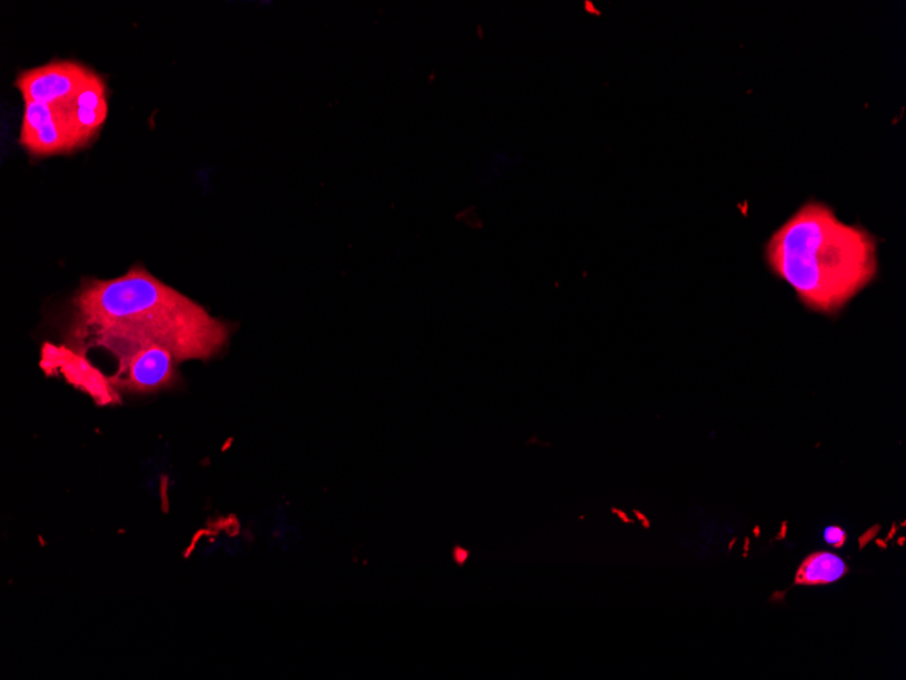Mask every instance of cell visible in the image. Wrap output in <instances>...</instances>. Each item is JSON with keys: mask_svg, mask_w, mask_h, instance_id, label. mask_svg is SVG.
I'll return each instance as SVG.
<instances>
[{"mask_svg": "<svg viewBox=\"0 0 906 680\" xmlns=\"http://www.w3.org/2000/svg\"><path fill=\"white\" fill-rule=\"evenodd\" d=\"M67 346L86 356L101 348L117 364L148 345H160L178 363L209 358L228 339V327L141 265L116 279H85L71 303Z\"/></svg>", "mask_w": 906, "mask_h": 680, "instance_id": "cell-1", "label": "cell"}, {"mask_svg": "<svg viewBox=\"0 0 906 680\" xmlns=\"http://www.w3.org/2000/svg\"><path fill=\"white\" fill-rule=\"evenodd\" d=\"M769 270L813 313L835 315L878 274L877 240L844 224L821 201H808L768 239Z\"/></svg>", "mask_w": 906, "mask_h": 680, "instance_id": "cell-2", "label": "cell"}, {"mask_svg": "<svg viewBox=\"0 0 906 680\" xmlns=\"http://www.w3.org/2000/svg\"><path fill=\"white\" fill-rule=\"evenodd\" d=\"M20 144L33 157L59 156L87 146L65 107L40 102H24Z\"/></svg>", "mask_w": 906, "mask_h": 680, "instance_id": "cell-3", "label": "cell"}, {"mask_svg": "<svg viewBox=\"0 0 906 680\" xmlns=\"http://www.w3.org/2000/svg\"><path fill=\"white\" fill-rule=\"evenodd\" d=\"M96 73L76 60H52L18 73L16 86L24 102L66 107Z\"/></svg>", "mask_w": 906, "mask_h": 680, "instance_id": "cell-4", "label": "cell"}, {"mask_svg": "<svg viewBox=\"0 0 906 680\" xmlns=\"http://www.w3.org/2000/svg\"><path fill=\"white\" fill-rule=\"evenodd\" d=\"M177 363L165 346L148 345L117 364L115 375L108 380L114 391L154 393L173 385Z\"/></svg>", "mask_w": 906, "mask_h": 680, "instance_id": "cell-5", "label": "cell"}, {"mask_svg": "<svg viewBox=\"0 0 906 680\" xmlns=\"http://www.w3.org/2000/svg\"><path fill=\"white\" fill-rule=\"evenodd\" d=\"M41 366L61 371L68 382L82 387L97 400L107 404L116 401V392L110 386L108 376L104 375L89 358L68 348L67 345H47L42 351Z\"/></svg>", "mask_w": 906, "mask_h": 680, "instance_id": "cell-6", "label": "cell"}, {"mask_svg": "<svg viewBox=\"0 0 906 680\" xmlns=\"http://www.w3.org/2000/svg\"><path fill=\"white\" fill-rule=\"evenodd\" d=\"M65 108L73 127L82 136L86 145H89L108 117L107 85H105V80L96 73L90 82Z\"/></svg>", "mask_w": 906, "mask_h": 680, "instance_id": "cell-7", "label": "cell"}, {"mask_svg": "<svg viewBox=\"0 0 906 680\" xmlns=\"http://www.w3.org/2000/svg\"><path fill=\"white\" fill-rule=\"evenodd\" d=\"M848 573V566L839 555L831 553H815L809 555L799 566L796 585L830 584L840 580Z\"/></svg>", "mask_w": 906, "mask_h": 680, "instance_id": "cell-8", "label": "cell"}, {"mask_svg": "<svg viewBox=\"0 0 906 680\" xmlns=\"http://www.w3.org/2000/svg\"><path fill=\"white\" fill-rule=\"evenodd\" d=\"M825 541H827L829 545L839 549L846 543L847 535L840 528L831 525V528L825 530Z\"/></svg>", "mask_w": 906, "mask_h": 680, "instance_id": "cell-9", "label": "cell"}, {"mask_svg": "<svg viewBox=\"0 0 906 680\" xmlns=\"http://www.w3.org/2000/svg\"><path fill=\"white\" fill-rule=\"evenodd\" d=\"M895 533H896V524H895V528H893L892 533L889 534V536H887V540H890V538L893 535H895Z\"/></svg>", "mask_w": 906, "mask_h": 680, "instance_id": "cell-10", "label": "cell"}, {"mask_svg": "<svg viewBox=\"0 0 906 680\" xmlns=\"http://www.w3.org/2000/svg\"><path fill=\"white\" fill-rule=\"evenodd\" d=\"M785 533H786V523L784 524V530H781V534H779L778 538H784Z\"/></svg>", "mask_w": 906, "mask_h": 680, "instance_id": "cell-11", "label": "cell"}, {"mask_svg": "<svg viewBox=\"0 0 906 680\" xmlns=\"http://www.w3.org/2000/svg\"><path fill=\"white\" fill-rule=\"evenodd\" d=\"M877 543H878V545H879L880 548H883V549H885V548H886L885 542H883V541H879V540H878V541H877Z\"/></svg>", "mask_w": 906, "mask_h": 680, "instance_id": "cell-12", "label": "cell"}, {"mask_svg": "<svg viewBox=\"0 0 906 680\" xmlns=\"http://www.w3.org/2000/svg\"><path fill=\"white\" fill-rule=\"evenodd\" d=\"M755 534H756L757 536H759V535H760V529H759V528H756V529H755Z\"/></svg>", "mask_w": 906, "mask_h": 680, "instance_id": "cell-13", "label": "cell"}, {"mask_svg": "<svg viewBox=\"0 0 906 680\" xmlns=\"http://www.w3.org/2000/svg\"><path fill=\"white\" fill-rule=\"evenodd\" d=\"M904 542H905V538H902V540H899L898 543H899V545H903Z\"/></svg>", "mask_w": 906, "mask_h": 680, "instance_id": "cell-14", "label": "cell"}]
</instances>
